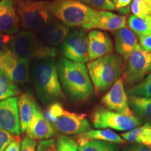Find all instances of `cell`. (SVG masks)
<instances>
[{
    "label": "cell",
    "instance_id": "8",
    "mask_svg": "<svg viewBox=\"0 0 151 151\" xmlns=\"http://www.w3.org/2000/svg\"><path fill=\"white\" fill-rule=\"evenodd\" d=\"M151 72V53L137 45L124 65L123 83L127 85L137 83Z\"/></svg>",
    "mask_w": 151,
    "mask_h": 151
},
{
    "label": "cell",
    "instance_id": "25",
    "mask_svg": "<svg viewBox=\"0 0 151 151\" xmlns=\"http://www.w3.org/2000/svg\"><path fill=\"white\" fill-rule=\"evenodd\" d=\"M127 21L130 29L139 37L151 35V15L143 19L132 15Z\"/></svg>",
    "mask_w": 151,
    "mask_h": 151
},
{
    "label": "cell",
    "instance_id": "12",
    "mask_svg": "<svg viewBox=\"0 0 151 151\" xmlns=\"http://www.w3.org/2000/svg\"><path fill=\"white\" fill-rule=\"evenodd\" d=\"M0 129L13 135L18 136L21 134L17 97L0 101Z\"/></svg>",
    "mask_w": 151,
    "mask_h": 151
},
{
    "label": "cell",
    "instance_id": "41",
    "mask_svg": "<svg viewBox=\"0 0 151 151\" xmlns=\"http://www.w3.org/2000/svg\"><path fill=\"white\" fill-rule=\"evenodd\" d=\"M0 1H1V0H0Z\"/></svg>",
    "mask_w": 151,
    "mask_h": 151
},
{
    "label": "cell",
    "instance_id": "33",
    "mask_svg": "<svg viewBox=\"0 0 151 151\" xmlns=\"http://www.w3.org/2000/svg\"><path fill=\"white\" fill-rule=\"evenodd\" d=\"M20 151H37V142L28 136H26L22 139Z\"/></svg>",
    "mask_w": 151,
    "mask_h": 151
},
{
    "label": "cell",
    "instance_id": "3",
    "mask_svg": "<svg viewBox=\"0 0 151 151\" xmlns=\"http://www.w3.org/2000/svg\"><path fill=\"white\" fill-rule=\"evenodd\" d=\"M94 92L101 94L121 78L124 71L123 58L120 55L111 53L87 65Z\"/></svg>",
    "mask_w": 151,
    "mask_h": 151
},
{
    "label": "cell",
    "instance_id": "36",
    "mask_svg": "<svg viewBox=\"0 0 151 151\" xmlns=\"http://www.w3.org/2000/svg\"><path fill=\"white\" fill-rule=\"evenodd\" d=\"M20 146H21V142H20V139L18 137H15L14 141L9 145L8 147L4 151H20Z\"/></svg>",
    "mask_w": 151,
    "mask_h": 151
},
{
    "label": "cell",
    "instance_id": "28",
    "mask_svg": "<svg viewBox=\"0 0 151 151\" xmlns=\"http://www.w3.org/2000/svg\"><path fill=\"white\" fill-rule=\"evenodd\" d=\"M130 10L134 16L143 19L151 15V0H133Z\"/></svg>",
    "mask_w": 151,
    "mask_h": 151
},
{
    "label": "cell",
    "instance_id": "38",
    "mask_svg": "<svg viewBox=\"0 0 151 151\" xmlns=\"http://www.w3.org/2000/svg\"><path fill=\"white\" fill-rule=\"evenodd\" d=\"M130 149L131 151H151V147L141 144L132 145Z\"/></svg>",
    "mask_w": 151,
    "mask_h": 151
},
{
    "label": "cell",
    "instance_id": "34",
    "mask_svg": "<svg viewBox=\"0 0 151 151\" xmlns=\"http://www.w3.org/2000/svg\"><path fill=\"white\" fill-rule=\"evenodd\" d=\"M37 151H58V148L53 140H44L41 141L38 146Z\"/></svg>",
    "mask_w": 151,
    "mask_h": 151
},
{
    "label": "cell",
    "instance_id": "18",
    "mask_svg": "<svg viewBox=\"0 0 151 151\" xmlns=\"http://www.w3.org/2000/svg\"><path fill=\"white\" fill-rule=\"evenodd\" d=\"M114 38L116 52L126 61L139 44L137 36L126 26L115 32Z\"/></svg>",
    "mask_w": 151,
    "mask_h": 151
},
{
    "label": "cell",
    "instance_id": "16",
    "mask_svg": "<svg viewBox=\"0 0 151 151\" xmlns=\"http://www.w3.org/2000/svg\"><path fill=\"white\" fill-rule=\"evenodd\" d=\"M88 36L90 61L99 59L112 52L113 41L107 34L100 30L94 29L91 30Z\"/></svg>",
    "mask_w": 151,
    "mask_h": 151
},
{
    "label": "cell",
    "instance_id": "24",
    "mask_svg": "<svg viewBox=\"0 0 151 151\" xmlns=\"http://www.w3.org/2000/svg\"><path fill=\"white\" fill-rule=\"evenodd\" d=\"M20 93L18 85L5 71L0 69V101L15 97Z\"/></svg>",
    "mask_w": 151,
    "mask_h": 151
},
{
    "label": "cell",
    "instance_id": "42",
    "mask_svg": "<svg viewBox=\"0 0 151 151\" xmlns=\"http://www.w3.org/2000/svg\"><path fill=\"white\" fill-rule=\"evenodd\" d=\"M36 1H37V0H36Z\"/></svg>",
    "mask_w": 151,
    "mask_h": 151
},
{
    "label": "cell",
    "instance_id": "1",
    "mask_svg": "<svg viewBox=\"0 0 151 151\" xmlns=\"http://www.w3.org/2000/svg\"><path fill=\"white\" fill-rule=\"evenodd\" d=\"M57 69L60 83L71 99L85 101L92 97L93 87L84 63L61 58L57 64Z\"/></svg>",
    "mask_w": 151,
    "mask_h": 151
},
{
    "label": "cell",
    "instance_id": "26",
    "mask_svg": "<svg viewBox=\"0 0 151 151\" xmlns=\"http://www.w3.org/2000/svg\"><path fill=\"white\" fill-rule=\"evenodd\" d=\"M129 95L151 97V72L127 90Z\"/></svg>",
    "mask_w": 151,
    "mask_h": 151
},
{
    "label": "cell",
    "instance_id": "30",
    "mask_svg": "<svg viewBox=\"0 0 151 151\" xmlns=\"http://www.w3.org/2000/svg\"><path fill=\"white\" fill-rule=\"evenodd\" d=\"M58 151H78V143L70 137L62 136L57 143Z\"/></svg>",
    "mask_w": 151,
    "mask_h": 151
},
{
    "label": "cell",
    "instance_id": "32",
    "mask_svg": "<svg viewBox=\"0 0 151 151\" xmlns=\"http://www.w3.org/2000/svg\"><path fill=\"white\" fill-rule=\"evenodd\" d=\"M15 139L14 135L0 129V151H4Z\"/></svg>",
    "mask_w": 151,
    "mask_h": 151
},
{
    "label": "cell",
    "instance_id": "29",
    "mask_svg": "<svg viewBox=\"0 0 151 151\" xmlns=\"http://www.w3.org/2000/svg\"><path fill=\"white\" fill-rule=\"evenodd\" d=\"M97 11H113L115 4L111 0H76Z\"/></svg>",
    "mask_w": 151,
    "mask_h": 151
},
{
    "label": "cell",
    "instance_id": "22",
    "mask_svg": "<svg viewBox=\"0 0 151 151\" xmlns=\"http://www.w3.org/2000/svg\"><path fill=\"white\" fill-rule=\"evenodd\" d=\"M121 136L124 140L130 143L151 147V124L146 123L136 127L131 131L122 134Z\"/></svg>",
    "mask_w": 151,
    "mask_h": 151
},
{
    "label": "cell",
    "instance_id": "7",
    "mask_svg": "<svg viewBox=\"0 0 151 151\" xmlns=\"http://www.w3.org/2000/svg\"><path fill=\"white\" fill-rule=\"evenodd\" d=\"M91 120L96 128H112L118 131H131L142 123V120L134 113L125 115L108 110L102 107L96 109L92 113Z\"/></svg>",
    "mask_w": 151,
    "mask_h": 151
},
{
    "label": "cell",
    "instance_id": "19",
    "mask_svg": "<svg viewBox=\"0 0 151 151\" xmlns=\"http://www.w3.org/2000/svg\"><path fill=\"white\" fill-rule=\"evenodd\" d=\"M55 135V129L52 124L43 116L40 108L35 116L27 130V136L34 139H47Z\"/></svg>",
    "mask_w": 151,
    "mask_h": 151
},
{
    "label": "cell",
    "instance_id": "14",
    "mask_svg": "<svg viewBox=\"0 0 151 151\" xmlns=\"http://www.w3.org/2000/svg\"><path fill=\"white\" fill-rule=\"evenodd\" d=\"M20 22L16 10V0L0 1V32L15 35L19 32Z\"/></svg>",
    "mask_w": 151,
    "mask_h": 151
},
{
    "label": "cell",
    "instance_id": "15",
    "mask_svg": "<svg viewBox=\"0 0 151 151\" xmlns=\"http://www.w3.org/2000/svg\"><path fill=\"white\" fill-rule=\"evenodd\" d=\"M127 22V17L126 16H120L111 11H97L95 17L88 26V30L117 31L126 27Z\"/></svg>",
    "mask_w": 151,
    "mask_h": 151
},
{
    "label": "cell",
    "instance_id": "6",
    "mask_svg": "<svg viewBox=\"0 0 151 151\" xmlns=\"http://www.w3.org/2000/svg\"><path fill=\"white\" fill-rule=\"evenodd\" d=\"M10 48L20 58L35 61L54 58L57 55L55 48L45 44L37 35L29 31L18 32L13 36Z\"/></svg>",
    "mask_w": 151,
    "mask_h": 151
},
{
    "label": "cell",
    "instance_id": "35",
    "mask_svg": "<svg viewBox=\"0 0 151 151\" xmlns=\"http://www.w3.org/2000/svg\"><path fill=\"white\" fill-rule=\"evenodd\" d=\"M141 48L149 52H151V35L139 37Z\"/></svg>",
    "mask_w": 151,
    "mask_h": 151
},
{
    "label": "cell",
    "instance_id": "27",
    "mask_svg": "<svg viewBox=\"0 0 151 151\" xmlns=\"http://www.w3.org/2000/svg\"><path fill=\"white\" fill-rule=\"evenodd\" d=\"M78 151H119V147L116 143L93 140L79 146Z\"/></svg>",
    "mask_w": 151,
    "mask_h": 151
},
{
    "label": "cell",
    "instance_id": "13",
    "mask_svg": "<svg viewBox=\"0 0 151 151\" xmlns=\"http://www.w3.org/2000/svg\"><path fill=\"white\" fill-rule=\"evenodd\" d=\"M101 103L111 111L125 115L133 114L129 108L127 92L122 78L111 86V89L101 99Z\"/></svg>",
    "mask_w": 151,
    "mask_h": 151
},
{
    "label": "cell",
    "instance_id": "20",
    "mask_svg": "<svg viewBox=\"0 0 151 151\" xmlns=\"http://www.w3.org/2000/svg\"><path fill=\"white\" fill-rule=\"evenodd\" d=\"M18 103L21 132H27L39 107L32 96L27 92L20 94Z\"/></svg>",
    "mask_w": 151,
    "mask_h": 151
},
{
    "label": "cell",
    "instance_id": "40",
    "mask_svg": "<svg viewBox=\"0 0 151 151\" xmlns=\"http://www.w3.org/2000/svg\"><path fill=\"white\" fill-rule=\"evenodd\" d=\"M111 1H112L114 3V4H116V2H117V0H111Z\"/></svg>",
    "mask_w": 151,
    "mask_h": 151
},
{
    "label": "cell",
    "instance_id": "11",
    "mask_svg": "<svg viewBox=\"0 0 151 151\" xmlns=\"http://www.w3.org/2000/svg\"><path fill=\"white\" fill-rule=\"evenodd\" d=\"M0 69L18 84L28 82L30 75V60L20 58L10 50L0 56Z\"/></svg>",
    "mask_w": 151,
    "mask_h": 151
},
{
    "label": "cell",
    "instance_id": "37",
    "mask_svg": "<svg viewBox=\"0 0 151 151\" xmlns=\"http://www.w3.org/2000/svg\"><path fill=\"white\" fill-rule=\"evenodd\" d=\"M132 1L133 0H117V2L115 4V9L119 10V9L127 8V7L129 6Z\"/></svg>",
    "mask_w": 151,
    "mask_h": 151
},
{
    "label": "cell",
    "instance_id": "10",
    "mask_svg": "<svg viewBox=\"0 0 151 151\" xmlns=\"http://www.w3.org/2000/svg\"><path fill=\"white\" fill-rule=\"evenodd\" d=\"M54 129L67 135H79L90 130L91 125L84 114H78L63 109L51 122Z\"/></svg>",
    "mask_w": 151,
    "mask_h": 151
},
{
    "label": "cell",
    "instance_id": "23",
    "mask_svg": "<svg viewBox=\"0 0 151 151\" xmlns=\"http://www.w3.org/2000/svg\"><path fill=\"white\" fill-rule=\"evenodd\" d=\"M128 102L132 112L151 124V97L129 95Z\"/></svg>",
    "mask_w": 151,
    "mask_h": 151
},
{
    "label": "cell",
    "instance_id": "5",
    "mask_svg": "<svg viewBox=\"0 0 151 151\" xmlns=\"http://www.w3.org/2000/svg\"><path fill=\"white\" fill-rule=\"evenodd\" d=\"M16 10L22 29L39 32L55 19L50 12L48 1L17 0Z\"/></svg>",
    "mask_w": 151,
    "mask_h": 151
},
{
    "label": "cell",
    "instance_id": "39",
    "mask_svg": "<svg viewBox=\"0 0 151 151\" xmlns=\"http://www.w3.org/2000/svg\"><path fill=\"white\" fill-rule=\"evenodd\" d=\"M122 151H131V149H130L129 147L127 146V147H125V148H124Z\"/></svg>",
    "mask_w": 151,
    "mask_h": 151
},
{
    "label": "cell",
    "instance_id": "4",
    "mask_svg": "<svg viewBox=\"0 0 151 151\" xmlns=\"http://www.w3.org/2000/svg\"><path fill=\"white\" fill-rule=\"evenodd\" d=\"M48 6L56 20L69 27H80L86 31L97 13V10L76 0L48 1Z\"/></svg>",
    "mask_w": 151,
    "mask_h": 151
},
{
    "label": "cell",
    "instance_id": "2",
    "mask_svg": "<svg viewBox=\"0 0 151 151\" xmlns=\"http://www.w3.org/2000/svg\"><path fill=\"white\" fill-rule=\"evenodd\" d=\"M30 73L38 97L43 104L65 99L55 58L35 61Z\"/></svg>",
    "mask_w": 151,
    "mask_h": 151
},
{
    "label": "cell",
    "instance_id": "9",
    "mask_svg": "<svg viewBox=\"0 0 151 151\" xmlns=\"http://www.w3.org/2000/svg\"><path fill=\"white\" fill-rule=\"evenodd\" d=\"M62 53L71 61L84 63L90 61L89 41L86 30L75 29L69 31L62 44Z\"/></svg>",
    "mask_w": 151,
    "mask_h": 151
},
{
    "label": "cell",
    "instance_id": "21",
    "mask_svg": "<svg viewBox=\"0 0 151 151\" xmlns=\"http://www.w3.org/2000/svg\"><path fill=\"white\" fill-rule=\"evenodd\" d=\"M76 142L79 146H82L90 141L97 140L107 141L113 143H124V139L119 136L116 132L109 129H94L89 130L81 134L77 135Z\"/></svg>",
    "mask_w": 151,
    "mask_h": 151
},
{
    "label": "cell",
    "instance_id": "31",
    "mask_svg": "<svg viewBox=\"0 0 151 151\" xmlns=\"http://www.w3.org/2000/svg\"><path fill=\"white\" fill-rule=\"evenodd\" d=\"M13 36L0 32V56L11 50V43Z\"/></svg>",
    "mask_w": 151,
    "mask_h": 151
},
{
    "label": "cell",
    "instance_id": "17",
    "mask_svg": "<svg viewBox=\"0 0 151 151\" xmlns=\"http://www.w3.org/2000/svg\"><path fill=\"white\" fill-rule=\"evenodd\" d=\"M69 31L68 26L54 19L38 32V37L45 44L55 48L63 43Z\"/></svg>",
    "mask_w": 151,
    "mask_h": 151
}]
</instances>
